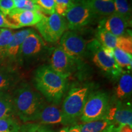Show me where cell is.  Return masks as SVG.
Instances as JSON below:
<instances>
[{"mask_svg": "<svg viewBox=\"0 0 132 132\" xmlns=\"http://www.w3.org/2000/svg\"><path fill=\"white\" fill-rule=\"evenodd\" d=\"M87 50L91 52L92 61L98 68L110 78L118 80L123 70L116 63L114 56L107 55L103 46L98 41H92L87 45Z\"/></svg>", "mask_w": 132, "mask_h": 132, "instance_id": "52a82bcc", "label": "cell"}, {"mask_svg": "<svg viewBox=\"0 0 132 132\" xmlns=\"http://www.w3.org/2000/svg\"><path fill=\"white\" fill-rule=\"evenodd\" d=\"M49 65L59 75L67 78L76 70L78 62L69 57L60 47L51 50Z\"/></svg>", "mask_w": 132, "mask_h": 132, "instance_id": "8fae6325", "label": "cell"}, {"mask_svg": "<svg viewBox=\"0 0 132 132\" xmlns=\"http://www.w3.org/2000/svg\"><path fill=\"white\" fill-rule=\"evenodd\" d=\"M111 124L106 119L87 122L80 125V132H103Z\"/></svg>", "mask_w": 132, "mask_h": 132, "instance_id": "7402d4cb", "label": "cell"}, {"mask_svg": "<svg viewBox=\"0 0 132 132\" xmlns=\"http://www.w3.org/2000/svg\"><path fill=\"white\" fill-rule=\"evenodd\" d=\"M36 28L43 39L49 43L57 42L67 28L65 19L56 12L48 15H43Z\"/></svg>", "mask_w": 132, "mask_h": 132, "instance_id": "ba28073f", "label": "cell"}, {"mask_svg": "<svg viewBox=\"0 0 132 132\" xmlns=\"http://www.w3.org/2000/svg\"><path fill=\"white\" fill-rule=\"evenodd\" d=\"M132 94V76L131 72H123L118 78L113 100L127 101Z\"/></svg>", "mask_w": 132, "mask_h": 132, "instance_id": "e0dca14e", "label": "cell"}, {"mask_svg": "<svg viewBox=\"0 0 132 132\" xmlns=\"http://www.w3.org/2000/svg\"><path fill=\"white\" fill-rule=\"evenodd\" d=\"M21 126L15 117L0 119V132H20Z\"/></svg>", "mask_w": 132, "mask_h": 132, "instance_id": "cb8c5ba5", "label": "cell"}, {"mask_svg": "<svg viewBox=\"0 0 132 132\" xmlns=\"http://www.w3.org/2000/svg\"><path fill=\"white\" fill-rule=\"evenodd\" d=\"M57 105L45 103L39 113L36 121L40 124H60L67 125L64 118L61 109L58 108Z\"/></svg>", "mask_w": 132, "mask_h": 132, "instance_id": "2e32d148", "label": "cell"}, {"mask_svg": "<svg viewBox=\"0 0 132 132\" xmlns=\"http://www.w3.org/2000/svg\"><path fill=\"white\" fill-rule=\"evenodd\" d=\"M12 30L2 28L0 33V66L4 65L7 47L14 34Z\"/></svg>", "mask_w": 132, "mask_h": 132, "instance_id": "44dd1931", "label": "cell"}, {"mask_svg": "<svg viewBox=\"0 0 132 132\" xmlns=\"http://www.w3.org/2000/svg\"><path fill=\"white\" fill-rule=\"evenodd\" d=\"M44 14L40 11H21L14 9L5 15L9 28L18 29L36 25L42 19Z\"/></svg>", "mask_w": 132, "mask_h": 132, "instance_id": "7c38bea8", "label": "cell"}, {"mask_svg": "<svg viewBox=\"0 0 132 132\" xmlns=\"http://www.w3.org/2000/svg\"><path fill=\"white\" fill-rule=\"evenodd\" d=\"M15 9L13 0H0V12L4 15L9 14Z\"/></svg>", "mask_w": 132, "mask_h": 132, "instance_id": "f546056e", "label": "cell"}, {"mask_svg": "<svg viewBox=\"0 0 132 132\" xmlns=\"http://www.w3.org/2000/svg\"><path fill=\"white\" fill-rule=\"evenodd\" d=\"M93 89L92 84H82L72 87L64 98L62 112L67 125L75 123L81 115L87 97Z\"/></svg>", "mask_w": 132, "mask_h": 132, "instance_id": "3957f363", "label": "cell"}, {"mask_svg": "<svg viewBox=\"0 0 132 132\" xmlns=\"http://www.w3.org/2000/svg\"><path fill=\"white\" fill-rule=\"evenodd\" d=\"M131 22L114 13L100 20L98 28L105 29L116 37H120L125 35L127 28L131 26Z\"/></svg>", "mask_w": 132, "mask_h": 132, "instance_id": "5bb4252c", "label": "cell"}, {"mask_svg": "<svg viewBox=\"0 0 132 132\" xmlns=\"http://www.w3.org/2000/svg\"><path fill=\"white\" fill-rule=\"evenodd\" d=\"M119 132H132V127L128 125H125L120 127Z\"/></svg>", "mask_w": 132, "mask_h": 132, "instance_id": "d6a6232c", "label": "cell"}, {"mask_svg": "<svg viewBox=\"0 0 132 132\" xmlns=\"http://www.w3.org/2000/svg\"><path fill=\"white\" fill-rule=\"evenodd\" d=\"M111 99L104 90L92 91L89 94L80 119L83 123L105 119Z\"/></svg>", "mask_w": 132, "mask_h": 132, "instance_id": "5b68a950", "label": "cell"}, {"mask_svg": "<svg viewBox=\"0 0 132 132\" xmlns=\"http://www.w3.org/2000/svg\"><path fill=\"white\" fill-rule=\"evenodd\" d=\"M67 79L49 65H42L34 71L32 83L36 89L48 102L59 105L68 87Z\"/></svg>", "mask_w": 132, "mask_h": 132, "instance_id": "7a4b0ae2", "label": "cell"}, {"mask_svg": "<svg viewBox=\"0 0 132 132\" xmlns=\"http://www.w3.org/2000/svg\"><path fill=\"white\" fill-rule=\"evenodd\" d=\"M32 30V29H26L14 33L12 40L8 45L4 65L18 69V59L21 45Z\"/></svg>", "mask_w": 132, "mask_h": 132, "instance_id": "4fadbf2b", "label": "cell"}, {"mask_svg": "<svg viewBox=\"0 0 132 132\" xmlns=\"http://www.w3.org/2000/svg\"><path fill=\"white\" fill-rule=\"evenodd\" d=\"M65 16L67 28L75 31L90 24L98 16L92 11L85 0H74Z\"/></svg>", "mask_w": 132, "mask_h": 132, "instance_id": "8992f818", "label": "cell"}, {"mask_svg": "<svg viewBox=\"0 0 132 132\" xmlns=\"http://www.w3.org/2000/svg\"><path fill=\"white\" fill-rule=\"evenodd\" d=\"M105 119L118 128L125 125L132 127L131 103L128 101L111 100Z\"/></svg>", "mask_w": 132, "mask_h": 132, "instance_id": "30bf717a", "label": "cell"}, {"mask_svg": "<svg viewBox=\"0 0 132 132\" xmlns=\"http://www.w3.org/2000/svg\"><path fill=\"white\" fill-rule=\"evenodd\" d=\"M69 129V127H65L62 128V129L59 131V132H68Z\"/></svg>", "mask_w": 132, "mask_h": 132, "instance_id": "e575fe53", "label": "cell"}, {"mask_svg": "<svg viewBox=\"0 0 132 132\" xmlns=\"http://www.w3.org/2000/svg\"><path fill=\"white\" fill-rule=\"evenodd\" d=\"M68 132H80V125L75 124L69 128Z\"/></svg>", "mask_w": 132, "mask_h": 132, "instance_id": "836d02e7", "label": "cell"}, {"mask_svg": "<svg viewBox=\"0 0 132 132\" xmlns=\"http://www.w3.org/2000/svg\"><path fill=\"white\" fill-rule=\"evenodd\" d=\"M51 51L47 47L44 39L34 30L25 38L20 51L18 67H27L36 63Z\"/></svg>", "mask_w": 132, "mask_h": 132, "instance_id": "277c9868", "label": "cell"}, {"mask_svg": "<svg viewBox=\"0 0 132 132\" xmlns=\"http://www.w3.org/2000/svg\"><path fill=\"white\" fill-rule=\"evenodd\" d=\"M45 15H50L55 12L54 0H32Z\"/></svg>", "mask_w": 132, "mask_h": 132, "instance_id": "484cf974", "label": "cell"}, {"mask_svg": "<svg viewBox=\"0 0 132 132\" xmlns=\"http://www.w3.org/2000/svg\"><path fill=\"white\" fill-rule=\"evenodd\" d=\"M113 56L116 63L123 72H131L132 64L131 54L115 48L113 50Z\"/></svg>", "mask_w": 132, "mask_h": 132, "instance_id": "ffe728a7", "label": "cell"}, {"mask_svg": "<svg viewBox=\"0 0 132 132\" xmlns=\"http://www.w3.org/2000/svg\"><path fill=\"white\" fill-rule=\"evenodd\" d=\"M1 29H2V28H0V33H1Z\"/></svg>", "mask_w": 132, "mask_h": 132, "instance_id": "d590c367", "label": "cell"}, {"mask_svg": "<svg viewBox=\"0 0 132 132\" xmlns=\"http://www.w3.org/2000/svg\"><path fill=\"white\" fill-rule=\"evenodd\" d=\"M117 38L118 37L113 35L111 32L104 29L98 28L96 40L104 48L114 49L116 46Z\"/></svg>", "mask_w": 132, "mask_h": 132, "instance_id": "603a6c76", "label": "cell"}, {"mask_svg": "<svg viewBox=\"0 0 132 132\" xmlns=\"http://www.w3.org/2000/svg\"><path fill=\"white\" fill-rule=\"evenodd\" d=\"M115 13L120 15L125 19L131 21V8L127 0H113Z\"/></svg>", "mask_w": 132, "mask_h": 132, "instance_id": "d4e9b609", "label": "cell"}, {"mask_svg": "<svg viewBox=\"0 0 132 132\" xmlns=\"http://www.w3.org/2000/svg\"><path fill=\"white\" fill-rule=\"evenodd\" d=\"M15 116L12 95L9 92L0 93V119Z\"/></svg>", "mask_w": 132, "mask_h": 132, "instance_id": "d6986e66", "label": "cell"}, {"mask_svg": "<svg viewBox=\"0 0 132 132\" xmlns=\"http://www.w3.org/2000/svg\"><path fill=\"white\" fill-rule=\"evenodd\" d=\"M20 132H53L50 128L40 123H26L21 126Z\"/></svg>", "mask_w": 132, "mask_h": 132, "instance_id": "f1b7e54d", "label": "cell"}, {"mask_svg": "<svg viewBox=\"0 0 132 132\" xmlns=\"http://www.w3.org/2000/svg\"><path fill=\"white\" fill-rule=\"evenodd\" d=\"M116 48L130 54H132V39L131 36L123 35L117 38Z\"/></svg>", "mask_w": 132, "mask_h": 132, "instance_id": "4316f807", "label": "cell"}, {"mask_svg": "<svg viewBox=\"0 0 132 132\" xmlns=\"http://www.w3.org/2000/svg\"><path fill=\"white\" fill-rule=\"evenodd\" d=\"M73 2L74 0H54L55 12L62 17L65 16Z\"/></svg>", "mask_w": 132, "mask_h": 132, "instance_id": "83f0119b", "label": "cell"}, {"mask_svg": "<svg viewBox=\"0 0 132 132\" xmlns=\"http://www.w3.org/2000/svg\"><path fill=\"white\" fill-rule=\"evenodd\" d=\"M92 11L98 16H107L114 14L113 0H85Z\"/></svg>", "mask_w": 132, "mask_h": 132, "instance_id": "ac0fdd59", "label": "cell"}, {"mask_svg": "<svg viewBox=\"0 0 132 132\" xmlns=\"http://www.w3.org/2000/svg\"><path fill=\"white\" fill-rule=\"evenodd\" d=\"M15 4V9L23 11L27 2V0H13Z\"/></svg>", "mask_w": 132, "mask_h": 132, "instance_id": "4dcf8cb0", "label": "cell"}, {"mask_svg": "<svg viewBox=\"0 0 132 132\" xmlns=\"http://www.w3.org/2000/svg\"><path fill=\"white\" fill-rule=\"evenodd\" d=\"M59 44L62 50L77 62H80L87 53V41L73 31H65L61 37Z\"/></svg>", "mask_w": 132, "mask_h": 132, "instance_id": "9c48e42d", "label": "cell"}, {"mask_svg": "<svg viewBox=\"0 0 132 132\" xmlns=\"http://www.w3.org/2000/svg\"><path fill=\"white\" fill-rule=\"evenodd\" d=\"M20 82L21 77L17 69L7 65L0 66V93H10Z\"/></svg>", "mask_w": 132, "mask_h": 132, "instance_id": "9a60e30c", "label": "cell"}, {"mask_svg": "<svg viewBox=\"0 0 132 132\" xmlns=\"http://www.w3.org/2000/svg\"><path fill=\"white\" fill-rule=\"evenodd\" d=\"M0 28H5L7 29L9 28L6 16L1 12H0Z\"/></svg>", "mask_w": 132, "mask_h": 132, "instance_id": "1f68e13d", "label": "cell"}, {"mask_svg": "<svg viewBox=\"0 0 132 132\" xmlns=\"http://www.w3.org/2000/svg\"><path fill=\"white\" fill-rule=\"evenodd\" d=\"M15 116L24 123L36 121L45 102L29 84L20 82L11 94Z\"/></svg>", "mask_w": 132, "mask_h": 132, "instance_id": "6da1fadb", "label": "cell"}]
</instances>
